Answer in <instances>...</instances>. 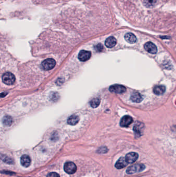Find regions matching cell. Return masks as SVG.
<instances>
[{
	"label": "cell",
	"mask_w": 176,
	"mask_h": 177,
	"mask_svg": "<svg viewBox=\"0 0 176 177\" xmlns=\"http://www.w3.org/2000/svg\"><path fill=\"white\" fill-rule=\"evenodd\" d=\"M146 167L143 164H136L130 166L126 170V173L128 174H132L143 171Z\"/></svg>",
	"instance_id": "6da1fadb"
},
{
	"label": "cell",
	"mask_w": 176,
	"mask_h": 177,
	"mask_svg": "<svg viewBox=\"0 0 176 177\" xmlns=\"http://www.w3.org/2000/svg\"><path fill=\"white\" fill-rule=\"evenodd\" d=\"M2 79L3 82L7 85H13L16 81V78L14 74L10 72H6L3 74Z\"/></svg>",
	"instance_id": "7a4b0ae2"
},
{
	"label": "cell",
	"mask_w": 176,
	"mask_h": 177,
	"mask_svg": "<svg viewBox=\"0 0 176 177\" xmlns=\"http://www.w3.org/2000/svg\"><path fill=\"white\" fill-rule=\"evenodd\" d=\"M56 65L55 61L53 59H47L44 60L41 64V66L44 70L49 71L54 68Z\"/></svg>",
	"instance_id": "3957f363"
},
{
	"label": "cell",
	"mask_w": 176,
	"mask_h": 177,
	"mask_svg": "<svg viewBox=\"0 0 176 177\" xmlns=\"http://www.w3.org/2000/svg\"><path fill=\"white\" fill-rule=\"evenodd\" d=\"M64 168L65 172L68 174H74L77 169L76 164L71 162H68L66 163Z\"/></svg>",
	"instance_id": "277c9868"
},
{
	"label": "cell",
	"mask_w": 176,
	"mask_h": 177,
	"mask_svg": "<svg viewBox=\"0 0 176 177\" xmlns=\"http://www.w3.org/2000/svg\"><path fill=\"white\" fill-rule=\"evenodd\" d=\"M110 92L117 94H122L126 91V88L122 85H114L110 87Z\"/></svg>",
	"instance_id": "5b68a950"
},
{
	"label": "cell",
	"mask_w": 176,
	"mask_h": 177,
	"mask_svg": "<svg viewBox=\"0 0 176 177\" xmlns=\"http://www.w3.org/2000/svg\"><path fill=\"white\" fill-rule=\"evenodd\" d=\"M144 48L147 51L151 54H155L157 51V46L155 44L150 41L147 42L144 45Z\"/></svg>",
	"instance_id": "8992f818"
},
{
	"label": "cell",
	"mask_w": 176,
	"mask_h": 177,
	"mask_svg": "<svg viewBox=\"0 0 176 177\" xmlns=\"http://www.w3.org/2000/svg\"><path fill=\"white\" fill-rule=\"evenodd\" d=\"M138 158V154L136 152H130L126 155V160L129 164H133L136 161Z\"/></svg>",
	"instance_id": "52a82bcc"
},
{
	"label": "cell",
	"mask_w": 176,
	"mask_h": 177,
	"mask_svg": "<svg viewBox=\"0 0 176 177\" xmlns=\"http://www.w3.org/2000/svg\"><path fill=\"white\" fill-rule=\"evenodd\" d=\"M92 53L89 51L86 50H81L79 52L78 58L81 61L85 62L88 60H89L91 57Z\"/></svg>",
	"instance_id": "ba28073f"
},
{
	"label": "cell",
	"mask_w": 176,
	"mask_h": 177,
	"mask_svg": "<svg viewBox=\"0 0 176 177\" xmlns=\"http://www.w3.org/2000/svg\"><path fill=\"white\" fill-rule=\"evenodd\" d=\"M133 122V119L132 117L129 116H125L122 118L120 120V125L123 128L128 127Z\"/></svg>",
	"instance_id": "9c48e42d"
},
{
	"label": "cell",
	"mask_w": 176,
	"mask_h": 177,
	"mask_svg": "<svg viewBox=\"0 0 176 177\" xmlns=\"http://www.w3.org/2000/svg\"><path fill=\"white\" fill-rule=\"evenodd\" d=\"M144 126L143 123L141 122L137 123L133 127V131L135 132L136 135H137L138 137L141 136L143 130L144 129Z\"/></svg>",
	"instance_id": "30bf717a"
},
{
	"label": "cell",
	"mask_w": 176,
	"mask_h": 177,
	"mask_svg": "<svg viewBox=\"0 0 176 177\" xmlns=\"http://www.w3.org/2000/svg\"><path fill=\"white\" fill-rule=\"evenodd\" d=\"M128 163L126 160V158L124 157H121L118 159V160L117 161L115 164V167L117 169H120L125 168L126 166L127 165Z\"/></svg>",
	"instance_id": "8fae6325"
},
{
	"label": "cell",
	"mask_w": 176,
	"mask_h": 177,
	"mask_svg": "<svg viewBox=\"0 0 176 177\" xmlns=\"http://www.w3.org/2000/svg\"><path fill=\"white\" fill-rule=\"evenodd\" d=\"M21 164L22 165L25 167H28L31 163V159L29 155H22L21 158Z\"/></svg>",
	"instance_id": "7c38bea8"
},
{
	"label": "cell",
	"mask_w": 176,
	"mask_h": 177,
	"mask_svg": "<svg viewBox=\"0 0 176 177\" xmlns=\"http://www.w3.org/2000/svg\"><path fill=\"white\" fill-rule=\"evenodd\" d=\"M117 41L116 38L113 36H110L106 39L105 41V45L106 47L108 48H113L116 44Z\"/></svg>",
	"instance_id": "4fadbf2b"
},
{
	"label": "cell",
	"mask_w": 176,
	"mask_h": 177,
	"mask_svg": "<svg viewBox=\"0 0 176 177\" xmlns=\"http://www.w3.org/2000/svg\"><path fill=\"white\" fill-rule=\"evenodd\" d=\"M125 40L130 44H134L136 43L137 41V38L135 35L132 33H127L125 35Z\"/></svg>",
	"instance_id": "5bb4252c"
},
{
	"label": "cell",
	"mask_w": 176,
	"mask_h": 177,
	"mask_svg": "<svg viewBox=\"0 0 176 177\" xmlns=\"http://www.w3.org/2000/svg\"><path fill=\"white\" fill-rule=\"evenodd\" d=\"M131 100L134 103H138L143 100V98L139 93L134 92L131 96Z\"/></svg>",
	"instance_id": "9a60e30c"
},
{
	"label": "cell",
	"mask_w": 176,
	"mask_h": 177,
	"mask_svg": "<svg viewBox=\"0 0 176 177\" xmlns=\"http://www.w3.org/2000/svg\"><path fill=\"white\" fill-rule=\"evenodd\" d=\"M166 87L162 85L155 86L153 89V92L156 95H161L165 92Z\"/></svg>",
	"instance_id": "2e32d148"
},
{
	"label": "cell",
	"mask_w": 176,
	"mask_h": 177,
	"mask_svg": "<svg viewBox=\"0 0 176 177\" xmlns=\"http://www.w3.org/2000/svg\"><path fill=\"white\" fill-rule=\"evenodd\" d=\"M79 118L76 115H72L68 118L67 122L69 125L75 126L79 122Z\"/></svg>",
	"instance_id": "e0dca14e"
},
{
	"label": "cell",
	"mask_w": 176,
	"mask_h": 177,
	"mask_svg": "<svg viewBox=\"0 0 176 177\" xmlns=\"http://www.w3.org/2000/svg\"><path fill=\"white\" fill-rule=\"evenodd\" d=\"M156 2V0H144L143 4L147 8H152L155 6Z\"/></svg>",
	"instance_id": "ac0fdd59"
},
{
	"label": "cell",
	"mask_w": 176,
	"mask_h": 177,
	"mask_svg": "<svg viewBox=\"0 0 176 177\" xmlns=\"http://www.w3.org/2000/svg\"><path fill=\"white\" fill-rule=\"evenodd\" d=\"M3 124L6 126H10L13 123V119L10 116H5L3 119Z\"/></svg>",
	"instance_id": "d6986e66"
},
{
	"label": "cell",
	"mask_w": 176,
	"mask_h": 177,
	"mask_svg": "<svg viewBox=\"0 0 176 177\" xmlns=\"http://www.w3.org/2000/svg\"><path fill=\"white\" fill-rule=\"evenodd\" d=\"M100 103V99L99 98H95L92 99V100L90 101V104L92 108H96L99 106Z\"/></svg>",
	"instance_id": "ffe728a7"
},
{
	"label": "cell",
	"mask_w": 176,
	"mask_h": 177,
	"mask_svg": "<svg viewBox=\"0 0 176 177\" xmlns=\"http://www.w3.org/2000/svg\"><path fill=\"white\" fill-rule=\"evenodd\" d=\"M46 177H60V176L56 172H51L47 175Z\"/></svg>",
	"instance_id": "44dd1931"
},
{
	"label": "cell",
	"mask_w": 176,
	"mask_h": 177,
	"mask_svg": "<svg viewBox=\"0 0 176 177\" xmlns=\"http://www.w3.org/2000/svg\"><path fill=\"white\" fill-rule=\"evenodd\" d=\"M96 50H97L98 51H101L103 49V46L101 44H98V45H97V46L96 47Z\"/></svg>",
	"instance_id": "7402d4cb"
}]
</instances>
